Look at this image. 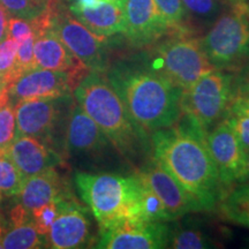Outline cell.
Wrapping results in <instances>:
<instances>
[{"label":"cell","mask_w":249,"mask_h":249,"mask_svg":"<svg viewBox=\"0 0 249 249\" xmlns=\"http://www.w3.org/2000/svg\"><path fill=\"white\" fill-rule=\"evenodd\" d=\"M236 139L240 143L245 155L249 152V114L241 112H230L227 116Z\"/></svg>","instance_id":"1f68e13d"},{"label":"cell","mask_w":249,"mask_h":249,"mask_svg":"<svg viewBox=\"0 0 249 249\" xmlns=\"http://www.w3.org/2000/svg\"><path fill=\"white\" fill-rule=\"evenodd\" d=\"M81 80L70 73L35 68L21 75L8 87V102L18 103L31 99L54 98L71 95Z\"/></svg>","instance_id":"30bf717a"},{"label":"cell","mask_w":249,"mask_h":249,"mask_svg":"<svg viewBox=\"0 0 249 249\" xmlns=\"http://www.w3.org/2000/svg\"><path fill=\"white\" fill-rule=\"evenodd\" d=\"M74 194L67 179L59 172L58 167H52L24 179L18 197V204L31 213L50 202L65 200Z\"/></svg>","instance_id":"d6986e66"},{"label":"cell","mask_w":249,"mask_h":249,"mask_svg":"<svg viewBox=\"0 0 249 249\" xmlns=\"http://www.w3.org/2000/svg\"><path fill=\"white\" fill-rule=\"evenodd\" d=\"M8 20L9 15L6 9L0 5V42L4 40L7 36V29H8Z\"/></svg>","instance_id":"74e56055"},{"label":"cell","mask_w":249,"mask_h":249,"mask_svg":"<svg viewBox=\"0 0 249 249\" xmlns=\"http://www.w3.org/2000/svg\"><path fill=\"white\" fill-rule=\"evenodd\" d=\"M8 227H9L8 223L6 222V220L4 219V217L0 214V248H2L1 247V238H2V235L5 234V232L8 230Z\"/></svg>","instance_id":"ab89813d"},{"label":"cell","mask_w":249,"mask_h":249,"mask_svg":"<svg viewBox=\"0 0 249 249\" xmlns=\"http://www.w3.org/2000/svg\"><path fill=\"white\" fill-rule=\"evenodd\" d=\"M169 247L174 249L213 248L214 242L210 236L194 227L171 229Z\"/></svg>","instance_id":"cb8c5ba5"},{"label":"cell","mask_w":249,"mask_h":249,"mask_svg":"<svg viewBox=\"0 0 249 249\" xmlns=\"http://www.w3.org/2000/svg\"><path fill=\"white\" fill-rule=\"evenodd\" d=\"M34 54L38 68L65 71L82 81L90 70L67 48L51 27L35 34Z\"/></svg>","instance_id":"2e32d148"},{"label":"cell","mask_w":249,"mask_h":249,"mask_svg":"<svg viewBox=\"0 0 249 249\" xmlns=\"http://www.w3.org/2000/svg\"><path fill=\"white\" fill-rule=\"evenodd\" d=\"M147 66L182 90L216 70L205 54L201 39L188 33L172 34L156 45Z\"/></svg>","instance_id":"5b68a950"},{"label":"cell","mask_w":249,"mask_h":249,"mask_svg":"<svg viewBox=\"0 0 249 249\" xmlns=\"http://www.w3.org/2000/svg\"><path fill=\"white\" fill-rule=\"evenodd\" d=\"M59 1V0H57ZM44 0H0V5L6 9L9 17L34 20L48 12L55 2Z\"/></svg>","instance_id":"484cf974"},{"label":"cell","mask_w":249,"mask_h":249,"mask_svg":"<svg viewBox=\"0 0 249 249\" xmlns=\"http://www.w3.org/2000/svg\"><path fill=\"white\" fill-rule=\"evenodd\" d=\"M244 182H249V152L246 155L244 169H242L241 176L238 180V183H244Z\"/></svg>","instance_id":"f35d334b"},{"label":"cell","mask_w":249,"mask_h":249,"mask_svg":"<svg viewBox=\"0 0 249 249\" xmlns=\"http://www.w3.org/2000/svg\"><path fill=\"white\" fill-rule=\"evenodd\" d=\"M71 13L98 36L108 38L124 31V0H103L96 7Z\"/></svg>","instance_id":"ffe728a7"},{"label":"cell","mask_w":249,"mask_h":249,"mask_svg":"<svg viewBox=\"0 0 249 249\" xmlns=\"http://www.w3.org/2000/svg\"><path fill=\"white\" fill-rule=\"evenodd\" d=\"M15 138V107L7 102L0 107V151H6Z\"/></svg>","instance_id":"f1b7e54d"},{"label":"cell","mask_w":249,"mask_h":249,"mask_svg":"<svg viewBox=\"0 0 249 249\" xmlns=\"http://www.w3.org/2000/svg\"><path fill=\"white\" fill-rule=\"evenodd\" d=\"M18 48V43L9 36L0 42V73L4 74L5 79L13 71Z\"/></svg>","instance_id":"d6a6232c"},{"label":"cell","mask_w":249,"mask_h":249,"mask_svg":"<svg viewBox=\"0 0 249 249\" xmlns=\"http://www.w3.org/2000/svg\"><path fill=\"white\" fill-rule=\"evenodd\" d=\"M189 13L201 18H213L220 12L222 0H181Z\"/></svg>","instance_id":"4dcf8cb0"},{"label":"cell","mask_w":249,"mask_h":249,"mask_svg":"<svg viewBox=\"0 0 249 249\" xmlns=\"http://www.w3.org/2000/svg\"><path fill=\"white\" fill-rule=\"evenodd\" d=\"M0 200H1V198H0Z\"/></svg>","instance_id":"ee69618b"},{"label":"cell","mask_w":249,"mask_h":249,"mask_svg":"<svg viewBox=\"0 0 249 249\" xmlns=\"http://www.w3.org/2000/svg\"><path fill=\"white\" fill-rule=\"evenodd\" d=\"M135 174L150 187L151 191L161 201L170 220L178 219L189 213L201 211V208L193 200L192 196L155 160L143 165Z\"/></svg>","instance_id":"9a60e30c"},{"label":"cell","mask_w":249,"mask_h":249,"mask_svg":"<svg viewBox=\"0 0 249 249\" xmlns=\"http://www.w3.org/2000/svg\"><path fill=\"white\" fill-rule=\"evenodd\" d=\"M70 2L68 9L71 12L77 11V9H83V8H93L96 6H98L103 0H67Z\"/></svg>","instance_id":"d590c367"},{"label":"cell","mask_w":249,"mask_h":249,"mask_svg":"<svg viewBox=\"0 0 249 249\" xmlns=\"http://www.w3.org/2000/svg\"><path fill=\"white\" fill-rule=\"evenodd\" d=\"M91 241V224L87 209L75 196L60 201V210L46 235V246L54 249L85 248Z\"/></svg>","instance_id":"4fadbf2b"},{"label":"cell","mask_w":249,"mask_h":249,"mask_svg":"<svg viewBox=\"0 0 249 249\" xmlns=\"http://www.w3.org/2000/svg\"><path fill=\"white\" fill-rule=\"evenodd\" d=\"M231 1H233V2H234V1H244V0H231Z\"/></svg>","instance_id":"7bdbcfd3"},{"label":"cell","mask_w":249,"mask_h":249,"mask_svg":"<svg viewBox=\"0 0 249 249\" xmlns=\"http://www.w3.org/2000/svg\"><path fill=\"white\" fill-rule=\"evenodd\" d=\"M74 102L71 95H66L18 103L15 107V136H31L54 150L64 149L65 129Z\"/></svg>","instance_id":"ba28073f"},{"label":"cell","mask_w":249,"mask_h":249,"mask_svg":"<svg viewBox=\"0 0 249 249\" xmlns=\"http://www.w3.org/2000/svg\"><path fill=\"white\" fill-rule=\"evenodd\" d=\"M105 75L140 129L169 128L181 118L182 90L148 66L118 64Z\"/></svg>","instance_id":"7a4b0ae2"},{"label":"cell","mask_w":249,"mask_h":249,"mask_svg":"<svg viewBox=\"0 0 249 249\" xmlns=\"http://www.w3.org/2000/svg\"><path fill=\"white\" fill-rule=\"evenodd\" d=\"M171 227L166 222L128 220L101 233L96 248L160 249L169 247Z\"/></svg>","instance_id":"8fae6325"},{"label":"cell","mask_w":249,"mask_h":249,"mask_svg":"<svg viewBox=\"0 0 249 249\" xmlns=\"http://www.w3.org/2000/svg\"><path fill=\"white\" fill-rule=\"evenodd\" d=\"M24 178L6 151H0V198L18 195Z\"/></svg>","instance_id":"603a6c76"},{"label":"cell","mask_w":249,"mask_h":249,"mask_svg":"<svg viewBox=\"0 0 249 249\" xmlns=\"http://www.w3.org/2000/svg\"><path fill=\"white\" fill-rule=\"evenodd\" d=\"M51 28L60 40L90 71L105 73L108 68L107 38L92 33L71 13L64 0L53 6Z\"/></svg>","instance_id":"9c48e42d"},{"label":"cell","mask_w":249,"mask_h":249,"mask_svg":"<svg viewBox=\"0 0 249 249\" xmlns=\"http://www.w3.org/2000/svg\"><path fill=\"white\" fill-rule=\"evenodd\" d=\"M44 1H48V2H54V1H57V0H44Z\"/></svg>","instance_id":"b9f144b4"},{"label":"cell","mask_w":249,"mask_h":249,"mask_svg":"<svg viewBox=\"0 0 249 249\" xmlns=\"http://www.w3.org/2000/svg\"><path fill=\"white\" fill-rule=\"evenodd\" d=\"M218 205L226 220L249 229V182L226 191Z\"/></svg>","instance_id":"7402d4cb"},{"label":"cell","mask_w":249,"mask_h":249,"mask_svg":"<svg viewBox=\"0 0 249 249\" xmlns=\"http://www.w3.org/2000/svg\"><path fill=\"white\" fill-rule=\"evenodd\" d=\"M208 59L216 70H233L249 59V7L234 1L217 18L201 39Z\"/></svg>","instance_id":"52a82bcc"},{"label":"cell","mask_w":249,"mask_h":249,"mask_svg":"<svg viewBox=\"0 0 249 249\" xmlns=\"http://www.w3.org/2000/svg\"><path fill=\"white\" fill-rule=\"evenodd\" d=\"M230 112H241L249 114V97H235L233 99Z\"/></svg>","instance_id":"8d00e7d4"},{"label":"cell","mask_w":249,"mask_h":249,"mask_svg":"<svg viewBox=\"0 0 249 249\" xmlns=\"http://www.w3.org/2000/svg\"><path fill=\"white\" fill-rule=\"evenodd\" d=\"M108 143L98 124L74 102L65 129L64 151L68 155H95L104 150Z\"/></svg>","instance_id":"e0dca14e"},{"label":"cell","mask_w":249,"mask_h":249,"mask_svg":"<svg viewBox=\"0 0 249 249\" xmlns=\"http://www.w3.org/2000/svg\"><path fill=\"white\" fill-rule=\"evenodd\" d=\"M31 35H35L34 34L33 20L9 17L7 36L12 37L18 43H20Z\"/></svg>","instance_id":"836d02e7"},{"label":"cell","mask_w":249,"mask_h":249,"mask_svg":"<svg viewBox=\"0 0 249 249\" xmlns=\"http://www.w3.org/2000/svg\"><path fill=\"white\" fill-rule=\"evenodd\" d=\"M139 181L140 210H141L142 220H144V222H170L169 214L166 213L164 205L160 198L157 197V195L151 191L150 187L145 185L140 178Z\"/></svg>","instance_id":"d4e9b609"},{"label":"cell","mask_w":249,"mask_h":249,"mask_svg":"<svg viewBox=\"0 0 249 249\" xmlns=\"http://www.w3.org/2000/svg\"><path fill=\"white\" fill-rule=\"evenodd\" d=\"M123 34L133 46L145 48L171 30L154 0H124Z\"/></svg>","instance_id":"7c38bea8"},{"label":"cell","mask_w":249,"mask_h":249,"mask_svg":"<svg viewBox=\"0 0 249 249\" xmlns=\"http://www.w3.org/2000/svg\"><path fill=\"white\" fill-rule=\"evenodd\" d=\"M34 43H35V35H31L22 42L18 43L17 59H15V65L13 71L9 73L6 77L8 87L12 82L23 75L27 71L38 68L35 61V54H34Z\"/></svg>","instance_id":"83f0119b"},{"label":"cell","mask_w":249,"mask_h":249,"mask_svg":"<svg viewBox=\"0 0 249 249\" xmlns=\"http://www.w3.org/2000/svg\"><path fill=\"white\" fill-rule=\"evenodd\" d=\"M75 185L81 198L97 220L101 233L128 220H142L140 181L135 174L124 177L77 172Z\"/></svg>","instance_id":"277c9868"},{"label":"cell","mask_w":249,"mask_h":249,"mask_svg":"<svg viewBox=\"0 0 249 249\" xmlns=\"http://www.w3.org/2000/svg\"><path fill=\"white\" fill-rule=\"evenodd\" d=\"M6 152L24 179L65 164L60 152L31 136H15Z\"/></svg>","instance_id":"ac0fdd59"},{"label":"cell","mask_w":249,"mask_h":249,"mask_svg":"<svg viewBox=\"0 0 249 249\" xmlns=\"http://www.w3.org/2000/svg\"><path fill=\"white\" fill-rule=\"evenodd\" d=\"M1 89H8V83L5 79L4 74L0 73V90Z\"/></svg>","instance_id":"60d3db41"},{"label":"cell","mask_w":249,"mask_h":249,"mask_svg":"<svg viewBox=\"0 0 249 249\" xmlns=\"http://www.w3.org/2000/svg\"><path fill=\"white\" fill-rule=\"evenodd\" d=\"M74 97L124 158L134 160L151 147L148 134L132 120L105 73L90 71L74 90Z\"/></svg>","instance_id":"3957f363"},{"label":"cell","mask_w":249,"mask_h":249,"mask_svg":"<svg viewBox=\"0 0 249 249\" xmlns=\"http://www.w3.org/2000/svg\"><path fill=\"white\" fill-rule=\"evenodd\" d=\"M205 135L186 119L151 133L154 160L181 185L201 211L213 210L226 192L208 150Z\"/></svg>","instance_id":"6da1fadb"},{"label":"cell","mask_w":249,"mask_h":249,"mask_svg":"<svg viewBox=\"0 0 249 249\" xmlns=\"http://www.w3.org/2000/svg\"><path fill=\"white\" fill-rule=\"evenodd\" d=\"M60 201L50 202V203L31 211V216H33V220L34 223H35L36 229L38 230L40 234L44 235L45 238L50 231V227H51V225L54 222V219L59 214V210H60Z\"/></svg>","instance_id":"f546056e"},{"label":"cell","mask_w":249,"mask_h":249,"mask_svg":"<svg viewBox=\"0 0 249 249\" xmlns=\"http://www.w3.org/2000/svg\"><path fill=\"white\" fill-rule=\"evenodd\" d=\"M205 143L220 181L230 188L240 178L246 155L227 117L207 133Z\"/></svg>","instance_id":"5bb4252c"},{"label":"cell","mask_w":249,"mask_h":249,"mask_svg":"<svg viewBox=\"0 0 249 249\" xmlns=\"http://www.w3.org/2000/svg\"><path fill=\"white\" fill-rule=\"evenodd\" d=\"M172 34L187 33L186 8L181 0H154Z\"/></svg>","instance_id":"4316f807"},{"label":"cell","mask_w":249,"mask_h":249,"mask_svg":"<svg viewBox=\"0 0 249 249\" xmlns=\"http://www.w3.org/2000/svg\"><path fill=\"white\" fill-rule=\"evenodd\" d=\"M9 229L1 238V247L7 249L44 248L46 238L36 229L33 216L18 223L9 224Z\"/></svg>","instance_id":"44dd1931"},{"label":"cell","mask_w":249,"mask_h":249,"mask_svg":"<svg viewBox=\"0 0 249 249\" xmlns=\"http://www.w3.org/2000/svg\"><path fill=\"white\" fill-rule=\"evenodd\" d=\"M235 97H249V68L244 71L238 79H234Z\"/></svg>","instance_id":"e575fe53"},{"label":"cell","mask_w":249,"mask_h":249,"mask_svg":"<svg viewBox=\"0 0 249 249\" xmlns=\"http://www.w3.org/2000/svg\"><path fill=\"white\" fill-rule=\"evenodd\" d=\"M234 99V77L214 70L183 90L180 99L181 116L207 134L229 116Z\"/></svg>","instance_id":"8992f818"}]
</instances>
